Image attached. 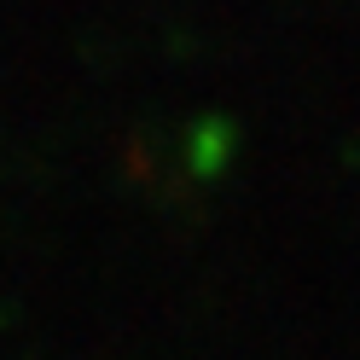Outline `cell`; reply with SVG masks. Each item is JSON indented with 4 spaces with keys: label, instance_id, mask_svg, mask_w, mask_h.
Here are the masks:
<instances>
[{
    "label": "cell",
    "instance_id": "1",
    "mask_svg": "<svg viewBox=\"0 0 360 360\" xmlns=\"http://www.w3.org/2000/svg\"><path fill=\"white\" fill-rule=\"evenodd\" d=\"M227 151H233V128L227 122H198L192 128V169L198 174H215L227 163Z\"/></svg>",
    "mask_w": 360,
    "mask_h": 360
}]
</instances>
